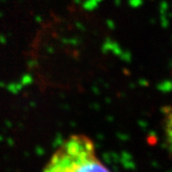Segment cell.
Masks as SVG:
<instances>
[{
	"instance_id": "cell-1",
	"label": "cell",
	"mask_w": 172,
	"mask_h": 172,
	"mask_svg": "<svg viewBox=\"0 0 172 172\" xmlns=\"http://www.w3.org/2000/svg\"><path fill=\"white\" fill-rule=\"evenodd\" d=\"M43 172H110L98 159L92 140L73 135L57 148Z\"/></svg>"
}]
</instances>
